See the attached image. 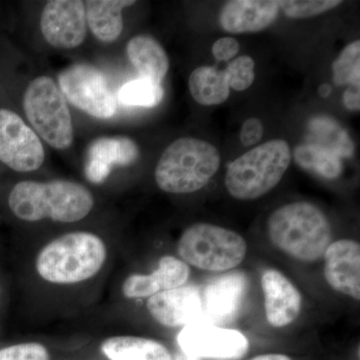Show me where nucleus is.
Wrapping results in <instances>:
<instances>
[{
	"label": "nucleus",
	"instance_id": "obj_1",
	"mask_svg": "<svg viewBox=\"0 0 360 360\" xmlns=\"http://www.w3.org/2000/svg\"><path fill=\"white\" fill-rule=\"evenodd\" d=\"M110 253V246L99 234L66 232L39 248L33 259V271L42 283L52 288H77L103 274Z\"/></svg>",
	"mask_w": 360,
	"mask_h": 360
},
{
	"label": "nucleus",
	"instance_id": "obj_2",
	"mask_svg": "<svg viewBox=\"0 0 360 360\" xmlns=\"http://www.w3.org/2000/svg\"><path fill=\"white\" fill-rule=\"evenodd\" d=\"M7 205L22 221L49 219L68 224L89 217L94 207V198L87 187L70 180H23L9 191Z\"/></svg>",
	"mask_w": 360,
	"mask_h": 360
},
{
	"label": "nucleus",
	"instance_id": "obj_3",
	"mask_svg": "<svg viewBox=\"0 0 360 360\" xmlns=\"http://www.w3.org/2000/svg\"><path fill=\"white\" fill-rule=\"evenodd\" d=\"M267 234L276 248L305 264L319 262L333 240L328 217L307 201L274 210L267 220Z\"/></svg>",
	"mask_w": 360,
	"mask_h": 360
},
{
	"label": "nucleus",
	"instance_id": "obj_4",
	"mask_svg": "<svg viewBox=\"0 0 360 360\" xmlns=\"http://www.w3.org/2000/svg\"><path fill=\"white\" fill-rule=\"evenodd\" d=\"M219 167L215 146L202 139L184 137L163 151L156 165L155 181L165 193H193L203 188Z\"/></svg>",
	"mask_w": 360,
	"mask_h": 360
},
{
	"label": "nucleus",
	"instance_id": "obj_5",
	"mask_svg": "<svg viewBox=\"0 0 360 360\" xmlns=\"http://www.w3.org/2000/svg\"><path fill=\"white\" fill-rule=\"evenodd\" d=\"M291 150L283 139H272L251 149L229 165L225 187L232 198L253 200L269 193L290 167Z\"/></svg>",
	"mask_w": 360,
	"mask_h": 360
},
{
	"label": "nucleus",
	"instance_id": "obj_6",
	"mask_svg": "<svg viewBox=\"0 0 360 360\" xmlns=\"http://www.w3.org/2000/svg\"><path fill=\"white\" fill-rule=\"evenodd\" d=\"M179 259L187 265L207 271L236 269L245 258V239L224 227L195 224L182 232L177 243Z\"/></svg>",
	"mask_w": 360,
	"mask_h": 360
},
{
	"label": "nucleus",
	"instance_id": "obj_7",
	"mask_svg": "<svg viewBox=\"0 0 360 360\" xmlns=\"http://www.w3.org/2000/svg\"><path fill=\"white\" fill-rule=\"evenodd\" d=\"M23 110L35 131L52 148L63 150L72 144L70 108L52 78L39 77L28 84L23 94Z\"/></svg>",
	"mask_w": 360,
	"mask_h": 360
},
{
	"label": "nucleus",
	"instance_id": "obj_8",
	"mask_svg": "<svg viewBox=\"0 0 360 360\" xmlns=\"http://www.w3.org/2000/svg\"><path fill=\"white\" fill-rule=\"evenodd\" d=\"M58 86L73 106L87 115L99 120L115 115V97L103 73L94 66L85 63L68 66L59 73Z\"/></svg>",
	"mask_w": 360,
	"mask_h": 360
},
{
	"label": "nucleus",
	"instance_id": "obj_9",
	"mask_svg": "<svg viewBox=\"0 0 360 360\" xmlns=\"http://www.w3.org/2000/svg\"><path fill=\"white\" fill-rule=\"evenodd\" d=\"M182 354L195 359L239 360L248 349V340L240 331L205 322L184 326L177 336Z\"/></svg>",
	"mask_w": 360,
	"mask_h": 360
},
{
	"label": "nucleus",
	"instance_id": "obj_10",
	"mask_svg": "<svg viewBox=\"0 0 360 360\" xmlns=\"http://www.w3.org/2000/svg\"><path fill=\"white\" fill-rule=\"evenodd\" d=\"M39 135L18 113L0 108V162L16 172H32L44 165Z\"/></svg>",
	"mask_w": 360,
	"mask_h": 360
},
{
	"label": "nucleus",
	"instance_id": "obj_11",
	"mask_svg": "<svg viewBox=\"0 0 360 360\" xmlns=\"http://www.w3.org/2000/svg\"><path fill=\"white\" fill-rule=\"evenodd\" d=\"M40 28L47 44L59 49H72L84 44L87 34L85 2L52 0L40 18Z\"/></svg>",
	"mask_w": 360,
	"mask_h": 360
},
{
	"label": "nucleus",
	"instance_id": "obj_12",
	"mask_svg": "<svg viewBox=\"0 0 360 360\" xmlns=\"http://www.w3.org/2000/svg\"><path fill=\"white\" fill-rule=\"evenodd\" d=\"M146 309L165 328H184L205 321L201 295L193 285L180 286L150 296L146 302Z\"/></svg>",
	"mask_w": 360,
	"mask_h": 360
},
{
	"label": "nucleus",
	"instance_id": "obj_13",
	"mask_svg": "<svg viewBox=\"0 0 360 360\" xmlns=\"http://www.w3.org/2000/svg\"><path fill=\"white\" fill-rule=\"evenodd\" d=\"M324 277L331 288L360 300V245L352 239L330 243L323 255Z\"/></svg>",
	"mask_w": 360,
	"mask_h": 360
},
{
	"label": "nucleus",
	"instance_id": "obj_14",
	"mask_svg": "<svg viewBox=\"0 0 360 360\" xmlns=\"http://www.w3.org/2000/svg\"><path fill=\"white\" fill-rule=\"evenodd\" d=\"M139 158V146L129 137H101L92 141L87 149L85 176L92 184H103L113 167H129Z\"/></svg>",
	"mask_w": 360,
	"mask_h": 360
},
{
	"label": "nucleus",
	"instance_id": "obj_15",
	"mask_svg": "<svg viewBox=\"0 0 360 360\" xmlns=\"http://www.w3.org/2000/svg\"><path fill=\"white\" fill-rule=\"evenodd\" d=\"M191 269L186 262L172 255L158 260V269L151 274H130L123 281L122 293L127 300H141L186 285Z\"/></svg>",
	"mask_w": 360,
	"mask_h": 360
},
{
	"label": "nucleus",
	"instance_id": "obj_16",
	"mask_svg": "<svg viewBox=\"0 0 360 360\" xmlns=\"http://www.w3.org/2000/svg\"><path fill=\"white\" fill-rule=\"evenodd\" d=\"M265 314L274 328H281L293 323L300 316L302 297L295 284L276 269L262 274Z\"/></svg>",
	"mask_w": 360,
	"mask_h": 360
},
{
	"label": "nucleus",
	"instance_id": "obj_17",
	"mask_svg": "<svg viewBox=\"0 0 360 360\" xmlns=\"http://www.w3.org/2000/svg\"><path fill=\"white\" fill-rule=\"evenodd\" d=\"M278 11L274 0H234L222 8L219 22L227 32H258L276 20Z\"/></svg>",
	"mask_w": 360,
	"mask_h": 360
},
{
	"label": "nucleus",
	"instance_id": "obj_18",
	"mask_svg": "<svg viewBox=\"0 0 360 360\" xmlns=\"http://www.w3.org/2000/svg\"><path fill=\"white\" fill-rule=\"evenodd\" d=\"M245 290L243 274H224L213 279L206 286L202 300L203 321H227L236 314Z\"/></svg>",
	"mask_w": 360,
	"mask_h": 360
},
{
	"label": "nucleus",
	"instance_id": "obj_19",
	"mask_svg": "<svg viewBox=\"0 0 360 360\" xmlns=\"http://www.w3.org/2000/svg\"><path fill=\"white\" fill-rule=\"evenodd\" d=\"M135 4L132 0H89L85 2L87 25L101 41H115L123 30V9Z\"/></svg>",
	"mask_w": 360,
	"mask_h": 360
},
{
	"label": "nucleus",
	"instance_id": "obj_20",
	"mask_svg": "<svg viewBox=\"0 0 360 360\" xmlns=\"http://www.w3.org/2000/svg\"><path fill=\"white\" fill-rule=\"evenodd\" d=\"M101 350L110 360H174L165 345L141 336H110L101 342Z\"/></svg>",
	"mask_w": 360,
	"mask_h": 360
},
{
	"label": "nucleus",
	"instance_id": "obj_21",
	"mask_svg": "<svg viewBox=\"0 0 360 360\" xmlns=\"http://www.w3.org/2000/svg\"><path fill=\"white\" fill-rule=\"evenodd\" d=\"M130 63L141 78L160 84L169 70V59L160 42L148 35H137L127 44Z\"/></svg>",
	"mask_w": 360,
	"mask_h": 360
},
{
	"label": "nucleus",
	"instance_id": "obj_22",
	"mask_svg": "<svg viewBox=\"0 0 360 360\" xmlns=\"http://www.w3.org/2000/svg\"><path fill=\"white\" fill-rule=\"evenodd\" d=\"M188 87L194 101L201 105L224 103L231 94L224 70L215 66H200L194 70L189 77Z\"/></svg>",
	"mask_w": 360,
	"mask_h": 360
},
{
	"label": "nucleus",
	"instance_id": "obj_23",
	"mask_svg": "<svg viewBox=\"0 0 360 360\" xmlns=\"http://www.w3.org/2000/svg\"><path fill=\"white\" fill-rule=\"evenodd\" d=\"M309 141L307 143L321 146L338 158H352L354 143L340 123L328 116H315L309 123Z\"/></svg>",
	"mask_w": 360,
	"mask_h": 360
},
{
	"label": "nucleus",
	"instance_id": "obj_24",
	"mask_svg": "<svg viewBox=\"0 0 360 360\" xmlns=\"http://www.w3.org/2000/svg\"><path fill=\"white\" fill-rule=\"evenodd\" d=\"M295 160L300 167L321 175L323 179H335L342 172L340 158L328 149L304 143L295 148Z\"/></svg>",
	"mask_w": 360,
	"mask_h": 360
},
{
	"label": "nucleus",
	"instance_id": "obj_25",
	"mask_svg": "<svg viewBox=\"0 0 360 360\" xmlns=\"http://www.w3.org/2000/svg\"><path fill=\"white\" fill-rule=\"evenodd\" d=\"M165 90L161 84L146 78H139L123 85L118 98L125 105L155 108L162 101Z\"/></svg>",
	"mask_w": 360,
	"mask_h": 360
},
{
	"label": "nucleus",
	"instance_id": "obj_26",
	"mask_svg": "<svg viewBox=\"0 0 360 360\" xmlns=\"http://www.w3.org/2000/svg\"><path fill=\"white\" fill-rule=\"evenodd\" d=\"M336 85L355 84L360 80V41L348 44L333 65Z\"/></svg>",
	"mask_w": 360,
	"mask_h": 360
},
{
	"label": "nucleus",
	"instance_id": "obj_27",
	"mask_svg": "<svg viewBox=\"0 0 360 360\" xmlns=\"http://www.w3.org/2000/svg\"><path fill=\"white\" fill-rule=\"evenodd\" d=\"M340 0H284L279 8L290 18H307L319 15L340 6Z\"/></svg>",
	"mask_w": 360,
	"mask_h": 360
},
{
	"label": "nucleus",
	"instance_id": "obj_28",
	"mask_svg": "<svg viewBox=\"0 0 360 360\" xmlns=\"http://www.w3.org/2000/svg\"><path fill=\"white\" fill-rule=\"evenodd\" d=\"M0 360H51V354L44 343L23 341L0 348Z\"/></svg>",
	"mask_w": 360,
	"mask_h": 360
},
{
	"label": "nucleus",
	"instance_id": "obj_29",
	"mask_svg": "<svg viewBox=\"0 0 360 360\" xmlns=\"http://www.w3.org/2000/svg\"><path fill=\"white\" fill-rule=\"evenodd\" d=\"M229 87L243 91L255 82V61L248 56H239L232 60L224 70Z\"/></svg>",
	"mask_w": 360,
	"mask_h": 360
},
{
	"label": "nucleus",
	"instance_id": "obj_30",
	"mask_svg": "<svg viewBox=\"0 0 360 360\" xmlns=\"http://www.w3.org/2000/svg\"><path fill=\"white\" fill-rule=\"evenodd\" d=\"M262 135L264 124L257 117L248 118L241 127L240 141L246 148L257 144L262 139Z\"/></svg>",
	"mask_w": 360,
	"mask_h": 360
},
{
	"label": "nucleus",
	"instance_id": "obj_31",
	"mask_svg": "<svg viewBox=\"0 0 360 360\" xmlns=\"http://www.w3.org/2000/svg\"><path fill=\"white\" fill-rule=\"evenodd\" d=\"M213 56L219 61L231 60L239 51L238 40L232 37H222L212 45Z\"/></svg>",
	"mask_w": 360,
	"mask_h": 360
},
{
	"label": "nucleus",
	"instance_id": "obj_32",
	"mask_svg": "<svg viewBox=\"0 0 360 360\" xmlns=\"http://www.w3.org/2000/svg\"><path fill=\"white\" fill-rule=\"evenodd\" d=\"M360 82L349 84L343 94V103L348 110L359 111L360 108Z\"/></svg>",
	"mask_w": 360,
	"mask_h": 360
},
{
	"label": "nucleus",
	"instance_id": "obj_33",
	"mask_svg": "<svg viewBox=\"0 0 360 360\" xmlns=\"http://www.w3.org/2000/svg\"><path fill=\"white\" fill-rule=\"evenodd\" d=\"M250 360H292L288 355L279 354H269L258 355L255 359Z\"/></svg>",
	"mask_w": 360,
	"mask_h": 360
},
{
	"label": "nucleus",
	"instance_id": "obj_34",
	"mask_svg": "<svg viewBox=\"0 0 360 360\" xmlns=\"http://www.w3.org/2000/svg\"><path fill=\"white\" fill-rule=\"evenodd\" d=\"M330 90L331 89L330 86H329V85L323 84L322 85L321 89H319V94H321V96L328 97L329 96V94H330Z\"/></svg>",
	"mask_w": 360,
	"mask_h": 360
},
{
	"label": "nucleus",
	"instance_id": "obj_35",
	"mask_svg": "<svg viewBox=\"0 0 360 360\" xmlns=\"http://www.w3.org/2000/svg\"><path fill=\"white\" fill-rule=\"evenodd\" d=\"M174 360H200V359H191V357L186 356V355H184V354H180L177 355L176 357H175Z\"/></svg>",
	"mask_w": 360,
	"mask_h": 360
}]
</instances>
